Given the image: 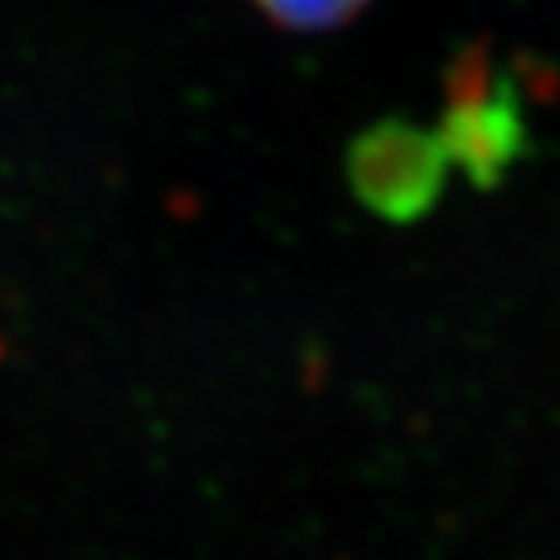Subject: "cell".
<instances>
[{"instance_id": "cell-3", "label": "cell", "mask_w": 560, "mask_h": 560, "mask_svg": "<svg viewBox=\"0 0 560 560\" xmlns=\"http://www.w3.org/2000/svg\"><path fill=\"white\" fill-rule=\"evenodd\" d=\"M369 0H254V8L282 30L322 33L351 22Z\"/></svg>"}, {"instance_id": "cell-2", "label": "cell", "mask_w": 560, "mask_h": 560, "mask_svg": "<svg viewBox=\"0 0 560 560\" xmlns=\"http://www.w3.org/2000/svg\"><path fill=\"white\" fill-rule=\"evenodd\" d=\"M441 145L463 171L474 174V182H492L514 156L517 124L514 105L503 94L485 91L481 66L467 58L456 69V83H452V98L445 124H441Z\"/></svg>"}, {"instance_id": "cell-1", "label": "cell", "mask_w": 560, "mask_h": 560, "mask_svg": "<svg viewBox=\"0 0 560 560\" xmlns=\"http://www.w3.org/2000/svg\"><path fill=\"white\" fill-rule=\"evenodd\" d=\"M448 152L438 135L405 120H380L348 145L343 177L369 213L390 224L423 218L441 196Z\"/></svg>"}]
</instances>
